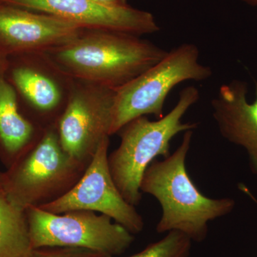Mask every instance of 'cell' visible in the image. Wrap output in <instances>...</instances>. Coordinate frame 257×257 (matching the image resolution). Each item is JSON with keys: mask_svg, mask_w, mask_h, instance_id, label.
I'll use <instances>...</instances> for the list:
<instances>
[{"mask_svg": "<svg viewBox=\"0 0 257 257\" xmlns=\"http://www.w3.org/2000/svg\"><path fill=\"white\" fill-rule=\"evenodd\" d=\"M167 52L138 35L83 29L69 42L41 54L71 79L115 89L151 68Z\"/></svg>", "mask_w": 257, "mask_h": 257, "instance_id": "cell-1", "label": "cell"}, {"mask_svg": "<svg viewBox=\"0 0 257 257\" xmlns=\"http://www.w3.org/2000/svg\"><path fill=\"white\" fill-rule=\"evenodd\" d=\"M193 130L184 133L178 148L163 160H155L145 171L140 191L160 203L162 215L158 233L179 231L192 241L202 242L208 234V223L229 214L235 207L230 198L206 197L196 187L186 168Z\"/></svg>", "mask_w": 257, "mask_h": 257, "instance_id": "cell-2", "label": "cell"}, {"mask_svg": "<svg viewBox=\"0 0 257 257\" xmlns=\"http://www.w3.org/2000/svg\"><path fill=\"white\" fill-rule=\"evenodd\" d=\"M197 88L189 86L179 93L172 111L160 119L146 116L132 120L119 130V146L108 155L111 177L125 200L133 206L141 201L140 184L145 171L157 157L170 155V143L176 135L193 130L195 123H183L182 118L199 100Z\"/></svg>", "mask_w": 257, "mask_h": 257, "instance_id": "cell-3", "label": "cell"}, {"mask_svg": "<svg viewBox=\"0 0 257 257\" xmlns=\"http://www.w3.org/2000/svg\"><path fill=\"white\" fill-rule=\"evenodd\" d=\"M89 165L64 151L57 125L3 172V190L10 202L26 210L55 202L78 182Z\"/></svg>", "mask_w": 257, "mask_h": 257, "instance_id": "cell-4", "label": "cell"}, {"mask_svg": "<svg viewBox=\"0 0 257 257\" xmlns=\"http://www.w3.org/2000/svg\"><path fill=\"white\" fill-rule=\"evenodd\" d=\"M199 57L196 45L183 44L167 52L160 62L136 78L115 89L111 135L140 116L163 117L166 99L179 83L210 78L211 67L199 63Z\"/></svg>", "mask_w": 257, "mask_h": 257, "instance_id": "cell-5", "label": "cell"}, {"mask_svg": "<svg viewBox=\"0 0 257 257\" xmlns=\"http://www.w3.org/2000/svg\"><path fill=\"white\" fill-rule=\"evenodd\" d=\"M34 248L75 246L118 256L134 241L133 234L109 216L87 210L55 214L39 207L26 210Z\"/></svg>", "mask_w": 257, "mask_h": 257, "instance_id": "cell-6", "label": "cell"}, {"mask_svg": "<svg viewBox=\"0 0 257 257\" xmlns=\"http://www.w3.org/2000/svg\"><path fill=\"white\" fill-rule=\"evenodd\" d=\"M115 89L74 79L57 124L64 151L89 165L101 142L111 136Z\"/></svg>", "mask_w": 257, "mask_h": 257, "instance_id": "cell-7", "label": "cell"}, {"mask_svg": "<svg viewBox=\"0 0 257 257\" xmlns=\"http://www.w3.org/2000/svg\"><path fill=\"white\" fill-rule=\"evenodd\" d=\"M5 79L18 96L20 109L32 123L46 130L62 114L74 79L56 68L41 53L8 57Z\"/></svg>", "mask_w": 257, "mask_h": 257, "instance_id": "cell-8", "label": "cell"}, {"mask_svg": "<svg viewBox=\"0 0 257 257\" xmlns=\"http://www.w3.org/2000/svg\"><path fill=\"white\" fill-rule=\"evenodd\" d=\"M109 147V138H106L73 188L55 202L39 208L55 214L73 210L100 213L133 234L141 232L145 226L143 216L125 200L111 177L108 165Z\"/></svg>", "mask_w": 257, "mask_h": 257, "instance_id": "cell-9", "label": "cell"}, {"mask_svg": "<svg viewBox=\"0 0 257 257\" xmlns=\"http://www.w3.org/2000/svg\"><path fill=\"white\" fill-rule=\"evenodd\" d=\"M0 3L51 15L89 30L122 32L138 36L160 30L151 13L130 5L109 8L92 0H0Z\"/></svg>", "mask_w": 257, "mask_h": 257, "instance_id": "cell-10", "label": "cell"}, {"mask_svg": "<svg viewBox=\"0 0 257 257\" xmlns=\"http://www.w3.org/2000/svg\"><path fill=\"white\" fill-rule=\"evenodd\" d=\"M84 28L62 19L0 3V52L41 53L74 38Z\"/></svg>", "mask_w": 257, "mask_h": 257, "instance_id": "cell-11", "label": "cell"}, {"mask_svg": "<svg viewBox=\"0 0 257 257\" xmlns=\"http://www.w3.org/2000/svg\"><path fill=\"white\" fill-rule=\"evenodd\" d=\"M247 92L246 82L231 81L219 88L211 106L219 133L246 150L251 170L257 175V83L253 102L247 101Z\"/></svg>", "mask_w": 257, "mask_h": 257, "instance_id": "cell-12", "label": "cell"}, {"mask_svg": "<svg viewBox=\"0 0 257 257\" xmlns=\"http://www.w3.org/2000/svg\"><path fill=\"white\" fill-rule=\"evenodd\" d=\"M45 130L23 114L15 89L5 76L0 77V162L5 168L32 148Z\"/></svg>", "mask_w": 257, "mask_h": 257, "instance_id": "cell-13", "label": "cell"}, {"mask_svg": "<svg viewBox=\"0 0 257 257\" xmlns=\"http://www.w3.org/2000/svg\"><path fill=\"white\" fill-rule=\"evenodd\" d=\"M34 249L26 211L0 192V257H31Z\"/></svg>", "mask_w": 257, "mask_h": 257, "instance_id": "cell-14", "label": "cell"}, {"mask_svg": "<svg viewBox=\"0 0 257 257\" xmlns=\"http://www.w3.org/2000/svg\"><path fill=\"white\" fill-rule=\"evenodd\" d=\"M191 247L192 239L188 236L181 231H170L163 239L130 257H189Z\"/></svg>", "mask_w": 257, "mask_h": 257, "instance_id": "cell-15", "label": "cell"}, {"mask_svg": "<svg viewBox=\"0 0 257 257\" xmlns=\"http://www.w3.org/2000/svg\"><path fill=\"white\" fill-rule=\"evenodd\" d=\"M31 257H114L107 253L75 246H45L35 248Z\"/></svg>", "mask_w": 257, "mask_h": 257, "instance_id": "cell-16", "label": "cell"}, {"mask_svg": "<svg viewBox=\"0 0 257 257\" xmlns=\"http://www.w3.org/2000/svg\"><path fill=\"white\" fill-rule=\"evenodd\" d=\"M96 4L109 8H124L128 6L127 0H92Z\"/></svg>", "mask_w": 257, "mask_h": 257, "instance_id": "cell-17", "label": "cell"}, {"mask_svg": "<svg viewBox=\"0 0 257 257\" xmlns=\"http://www.w3.org/2000/svg\"><path fill=\"white\" fill-rule=\"evenodd\" d=\"M8 58L0 52V77L5 76L7 66H8Z\"/></svg>", "mask_w": 257, "mask_h": 257, "instance_id": "cell-18", "label": "cell"}, {"mask_svg": "<svg viewBox=\"0 0 257 257\" xmlns=\"http://www.w3.org/2000/svg\"><path fill=\"white\" fill-rule=\"evenodd\" d=\"M242 1L247 3L248 5H252V6L257 5V0H242Z\"/></svg>", "mask_w": 257, "mask_h": 257, "instance_id": "cell-19", "label": "cell"}, {"mask_svg": "<svg viewBox=\"0 0 257 257\" xmlns=\"http://www.w3.org/2000/svg\"><path fill=\"white\" fill-rule=\"evenodd\" d=\"M3 172H4L0 170V192H1L2 190H3Z\"/></svg>", "mask_w": 257, "mask_h": 257, "instance_id": "cell-20", "label": "cell"}]
</instances>
